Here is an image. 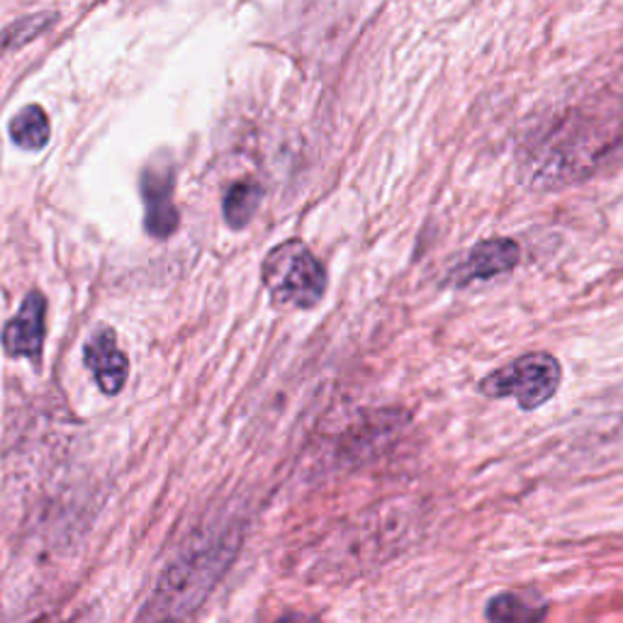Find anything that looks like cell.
<instances>
[{
  "label": "cell",
  "instance_id": "6da1fadb",
  "mask_svg": "<svg viewBox=\"0 0 623 623\" xmlns=\"http://www.w3.org/2000/svg\"><path fill=\"white\" fill-rule=\"evenodd\" d=\"M239 536L229 528L195 538L166 570L151 602L156 623H178L200 606L217 580L225 575Z\"/></svg>",
  "mask_w": 623,
  "mask_h": 623
},
{
  "label": "cell",
  "instance_id": "7a4b0ae2",
  "mask_svg": "<svg viewBox=\"0 0 623 623\" xmlns=\"http://www.w3.org/2000/svg\"><path fill=\"white\" fill-rule=\"evenodd\" d=\"M264 283L278 307L312 309L327 293V273L303 239L273 246L264 258Z\"/></svg>",
  "mask_w": 623,
  "mask_h": 623
},
{
  "label": "cell",
  "instance_id": "3957f363",
  "mask_svg": "<svg viewBox=\"0 0 623 623\" xmlns=\"http://www.w3.org/2000/svg\"><path fill=\"white\" fill-rule=\"evenodd\" d=\"M561 383V360L545 350H536V354L518 356L495 373L485 375L477 389L492 399L514 397L524 412H534L555 397Z\"/></svg>",
  "mask_w": 623,
  "mask_h": 623
},
{
  "label": "cell",
  "instance_id": "277c9868",
  "mask_svg": "<svg viewBox=\"0 0 623 623\" xmlns=\"http://www.w3.org/2000/svg\"><path fill=\"white\" fill-rule=\"evenodd\" d=\"M176 168L164 154H156L141 171V198H145V227L154 239H168L178 229V210L174 202Z\"/></svg>",
  "mask_w": 623,
  "mask_h": 623
},
{
  "label": "cell",
  "instance_id": "5b68a950",
  "mask_svg": "<svg viewBox=\"0 0 623 623\" xmlns=\"http://www.w3.org/2000/svg\"><path fill=\"white\" fill-rule=\"evenodd\" d=\"M518 261H522V249H518L514 239L495 237L479 241L467 251L465 261L453 268L451 283L456 285V288H463V285H471L477 280H492L514 270Z\"/></svg>",
  "mask_w": 623,
  "mask_h": 623
},
{
  "label": "cell",
  "instance_id": "8992f818",
  "mask_svg": "<svg viewBox=\"0 0 623 623\" xmlns=\"http://www.w3.org/2000/svg\"><path fill=\"white\" fill-rule=\"evenodd\" d=\"M44 319L47 300L42 293H30L24 297L18 315L3 329V348L10 358H32L37 360L44 346Z\"/></svg>",
  "mask_w": 623,
  "mask_h": 623
},
{
  "label": "cell",
  "instance_id": "52a82bcc",
  "mask_svg": "<svg viewBox=\"0 0 623 623\" xmlns=\"http://www.w3.org/2000/svg\"><path fill=\"white\" fill-rule=\"evenodd\" d=\"M86 366L106 395H117L125 387L129 360L117 346L112 329H98L86 344Z\"/></svg>",
  "mask_w": 623,
  "mask_h": 623
},
{
  "label": "cell",
  "instance_id": "ba28073f",
  "mask_svg": "<svg viewBox=\"0 0 623 623\" xmlns=\"http://www.w3.org/2000/svg\"><path fill=\"white\" fill-rule=\"evenodd\" d=\"M490 623H545L548 604L536 592H500L485 606Z\"/></svg>",
  "mask_w": 623,
  "mask_h": 623
},
{
  "label": "cell",
  "instance_id": "9c48e42d",
  "mask_svg": "<svg viewBox=\"0 0 623 623\" xmlns=\"http://www.w3.org/2000/svg\"><path fill=\"white\" fill-rule=\"evenodd\" d=\"M12 145L24 151H42L49 145L51 125L47 112L39 106L22 108L8 125Z\"/></svg>",
  "mask_w": 623,
  "mask_h": 623
},
{
  "label": "cell",
  "instance_id": "30bf717a",
  "mask_svg": "<svg viewBox=\"0 0 623 623\" xmlns=\"http://www.w3.org/2000/svg\"><path fill=\"white\" fill-rule=\"evenodd\" d=\"M261 198H264V190L251 178L231 184L222 200L225 222L231 229H244L254 219L258 205H261Z\"/></svg>",
  "mask_w": 623,
  "mask_h": 623
},
{
  "label": "cell",
  "instance_id": "8fae6325",
  "mask_svg": "<svg viewBox=\"0 0 623 623\" xmlns=\"http://www.w3.org/2000/svg\"><path fill=\"white\" fill-rule=\"evenodd\" d=\"M55 16L51 12H39V16H30V18H20L18 22H12L10 28H6L0 32V51H8V49H18L22 44L32 42L37 34H42Z\"/></svg>",
  "mask_w": 623,
  "mask_h": 623
},
{
  "label": "cell",
  "instance_id": "7c38bea8",
  "mask_svg": "<svg viewBox=\"0 0 623 623\" xmlns=\"http://www.w3.org/2000/svg\"><path fill=\"white\" fill-rule=\"evenodd\" d=\"M276 623H312V619H307L305 614H285Z\"/></svg>",
  "mask_w": 623,
  "mask_h": 623
}]
</instances>
